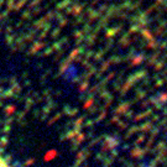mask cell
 I'll list each match as a JSON object with an SVG mask.
<instances>
[{
  "label": "cell",
  "instance_id": "obj_1",
  "mask_svg": "<svg viewBox=\"0 0 167 167\" xmlns=\"http://www.w3.org/2000/svg\"><path fill=\"white\" fill-rule=\"evenodd\" d=\"M0 167H9V165L6 163V161L2 156H0Z\"/></svg>",
  "mask_w": 167,
  "mask_h": 167
}]
</instances>
